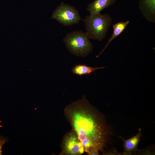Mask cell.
<instances>
[{
    "label": "cell",
    "instance_id": "8",
    "mask_svg": "<svg viewBox=\"0 0 155 155\" xmlns=\"http://www.w3.org/2000/svg\"><path fill=\"white\" fill-rule=\"evenodd\" d=\"M141 131V128H140L138 133L134 136L127 140L123 139L125 153L135 152L137 150L142 135Z\"/></svg>",
    "mask_w": 155,
    "mask_h": 155
},
{
    "label": "cell",
    "instance_id": "5",
    "mask_svg": "<svg viewBox=\"0 0 155 155\" xmlns=\"http://www.w3.org/2000/svg\"><path fill=\"white\" fill-rule=\"evenodd\" d=\"M85 152L76 133L72 129L63 136L59 155H80Z\"/></svg>",
    "mask_w": 155,
    "mask_h": 155
},
{
    "label": "cell",
    "instance_id": "1",
    "mask_svg": "<svg viewBox=\"0 0 155 155\" xmlns=\"http://www.w3.org/2000/svg\"><path fill=\"white\" fill-rule=\"evenodd\" d=\"M64 114L85 152L91 148L103 152L112 133L104 115L89 103L85 95L66 106Z\"/></svg>",
    "mask_w": 155,
    "mask_h": 155
},
{
    "label": "cell",
    "instance_id": "11",
    "mask_svg": "<svg viewBox=\"0 0 155 155\" xmlns=\"http://www.w3.org/2000/svg\"><path fill=\"white\" fill-rule=\"evenodd\" d=\"M8 142L7 138L3 137V136L0 135V155L2 154V148L5 143Z\"/></svg>",
    "mask_w": 155,
    "mask_h": 155
},
{
    "label": "cell",
    "instance_id": "6",
    "mask_svg": "<svg viewBox=\"0 0 155 155\" xmlns=\"http://www.w3.org/2000/svg\"><path fill=\"white\" fill-rule=\"evenodd\" d=\"M139 8L149 22H155V0H139Z\"/></svg>",
    "mask_w": 155,
    "mask_h": 155
},
{
    "label": "cell",
    "instance_id": "9",
    "mask_svg": "<svg viewBox=\"0 0 155 155\" xmlns=\"http://www.w3.org/2000/svg\"><path fill=\"white\" fill-rule=\"evenodd\" d=\"M129 22V20L125 22H119L113 25L112 28L113 29V32L112 35L108 40L105 47L97 57H98L102 54L111 41L122 33L125 29Z\"/></svg>",
    "mask_w": 155,
    "mask_h": 155
},
{
    "label": "cell",
    "instance_id": "10",
    "mask_svg": "<svg viewBox=\"0 0 155 155\" xmlns=\"http://www.w3.org/2000/svg\"><path fill=\"white\" fill-rule=\"evenodd\" d=\"M105 67H93L85 64H79L75 65L72 69V73L78 75H83L94 72L96 70L103 69Z\"/></svg>",
    "mask_w": 155,
    "mask_h": 155
},
{
    "label": "cell",
    "instance_id": "7",
    "mask_svg": "<svg viewBox=\"0 0 155 155\" xmlns=\"http://www.w3.org/2000/svg\"><path fill=\"white\" fill-rule=\"evenodd\" d=\"M117 0H95L88 4L87 10L90 15L100 13L104 9L114 4Z\"/></svg>",
    "mask_w": 155,
    "mask_h": 155
},
{
    "label": "cell",
    "instance_id": "3",
    "mask_svg": "<svg viewBox=\"0 0 155 155\" xmlns=\"http://www.w3.org/2000/svg\"><path fill=\"white\" fill-rule=\"evenodd\" d=\"M86 32L74 31L67 34L63 39L69 51L76 56L85 57L93 50V45Z\"/></svg>",
    "mask_w": 155,
    "mask_h": 155
},
{
    "label": "cell",
    "instance_id": "2",
    "mask_svg": "<svg viewBox=\"0 0 155 155\" xmlns=\"http://www.w3.org/2000/svg\"><path fill=\"white\" fill-rule=\"evenodd\" d=\"M83 20L86 26V33L89 38L101 41L106 37L112 19L108 13H100L88 15Z\"/></svg>",
    "mask_w": 155,
    "mask_h": 155
},
{
    "label": "cell",
    "instance_id": "4",
    "mask_svg": "<svg viewBox=\"0 0 155 155\" xmlns=\"http://www.w3.org/2000/svg\"><path fill=\"white\" fill-rule=\"evenodd\" d=\"M51 18L66 26L77 24L81 20L78 11L74 7L63 2L54 11Z\"/></svg>",
    "mask_w": 155,
    "mask_h": 155
},
{
    "label": "cell",
    "instance_id": "12",
    "mask_svg": "<svg viewBox=\"0 0 155 155\" xmlns=\"http://www.w3.org/2000/svg\"><path fill=\"white\" fill-rule=\"evenodd\" d=\"M99 151L94 148H90L86 152L89 155H98L99 154Z\"/></svg>",
    "mask_w": 155,
    "mask_h": 155
}]
</instances>
